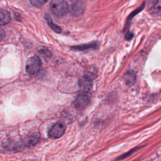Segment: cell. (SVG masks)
<instances>
[{
  "label": "cell",
  "mask_w": 161,
  "mask_h": 161,
  "mask_svg": "<svg viewBox=\"0 0 161 161\" xmlns=\"http://www.w3.org/2000/svg\"><path fill=\"white\" fill-rule=\"evenodd\" d=\"M90 102L89 97L86 94L79 95L74 101V106L78 109H82L87 106Z\"/></svg>",
  "instance_id": "5"
},
{
  "label": "cell",
  "mask_w": 161,
  "mask_h": 161,
  "mask_svg": "<svg viewBox=\"0 0 161 161\" xmlns=\"http://www.w3.org/2000/svg\"><path fill=\"white\" fill-rule=\"evenodd\" d=\"M65 131V125L60 122L53 124L48 131V136L50 138L56 139L61 137Z\"/></svg>",
  "instance_id": "3"
},
{
  "label": "cell",
  "mask_w": 161,
  "mask_h": 161,
  "mask_svg": "<svg viewBox=\"0 0 161 161\" xmlns=\"http://www.w3.org/2000/svg\"><path fill=\"white\" fill-rule=\"evenodd\" d=\"M50 7L52 13L58 16L64 15L68 11V4L64 0H52Z\"/></svg>",
  "instance_id": "1"
},
{
  "label": "cell",
  "mask_w": 161,
  "mask_h": 161,
  "mask_svg": "<svg viewBox=\"0 0 161 161\" xmlns=\"http://www.w3.org/2000/svg\"><path fill=\"white\" fill-rule=\"evenodd\" d=\"M136 80V75L134 71L129 70L123 76V80L127 86H133Z\"/></svg>",
  "instance_id": "7"
},
{
  "label": "cell",
  "mask_w": 161,
  "mask_h": 161,
  "mask_svg": "<svg viewBox=\"0 0 161 161\" xmlns=\"http://www.w3.org/2000/svg\"><path fill=\"white\" fill-rule=\"evenodd\" d=\"M79 87L81 92H87L89 91L92 88V79L89 77L84 75L83 77L80 78L79 80Z\"/></svg>",
  "instance_id": "4"
},
{
  "label": "cell",
  "mask_w": 161,
  "mask_h": 161,
  "mask_svg": "<svg viewBox=\"0 0 161 161\" xmlns=\"http://www.w3.org/2000/svg\"><path fill=\"white\" fill-rule=\"evenodd\" d=\"M150 11L153 14H161V1H155L150 6Z\"/></svg>",
  "instance_id": "8"
},
{
  "label": "cell",
  "mask_w": 161,
  "mask_h": 161,
  "mask_svg": "<svg viewBox=\"0 0 161 161\" xmlns=\"http://www.w3.org/2000/svg\"><path fill=\"white\" fill-rule=\"evenodd\" d=\"M84 9V4L81 1H77L72 7V13L75 15H79L81 14Z\"/></svg>",
  "instance_id": "9"
},
{
  "label": "cell",
  "mask_w": 161,
  "mask_h": 161,
  "mask_svg": "<svg viewBox=\"0 0 161 161\" xmlns=\"http://www.w3.org/2000/svg\"><path fill=\"white\" fill-rule=\"evenodd\" d=\"M77 1H80V0H77Z\"/></svg>",
  "instance_id": "14"
},
{
  "label": "cell",
  "mask_w": 161,
  "mask_h": 161,
  "mask_svg": "<svg viewBox=\"0 0 161 161\" xmlns=\"http://www.w3.org/2000/svg\"><path fill=\"white\" fill-rule=\"evenodd\" d=\"M45 20H46L47 24L49 25V26H50L54 31H55L56 33H61V31H62L61 28H60L59 26H58L57 25H56L55 24H54V23L52 22V19H51V18L49 16L48 14H45Z\"/></svg>",
  "instance_id": "12"
},
{
  "label": "cell",
  "mask_w": 161,
  "mask_h": 161,
  "mask_svg": "<svg viewBox=\"0 0 161 161\" xmlns=\"http://www.w3.org/2000/svg\"><path fill=\"white\" fill-rule=\"evenodd\" d=\"M0 17H1V25H4L9 23L10 21V14L9 13L4 9H1V13H0Z\"/></svg>",
  "instance_id": "11"
},
{
  "label": "cell",
  "mask_w": 161,
  "mask_h": 161,
  "mask_svg": "<svg viewBox=\"0 0 161 161\" xmlns=\"http://www.w3.org/2000/svg\"><path fill=\"white\" fill-rule=\"evenodd\" d=\"M39 138H40V135L37 133L30 135L25 138L23 141V145L27 147L33 146L38 142Z\"/></svg>",
  "instance_id": "6"
},
{
  "label": "cell",
  "mask_w": 161,
  "mask_h": 161,
  "mask_svg": "<svg viewBox=\"0 0 161 161\" xmlns=\"http://www.w3.org/2000/svg\"><path fill=\"white\" fill-rule=\"evenodd\" d=\"M30 1L31 4H33L35 6L38 7L45 4L48 0H30Z\"/></svg>",
  "instance_id": "13"
},
{
  "label": "cell",
  "mask_w": 161,
  "mask_h": 161,
  "mask_svg": "<svg viewBox=\"0 0 161 161\" xmlns=\"http://www.w3.org/2000/svg\"><path fill=\"white\" fill-rule=\"evenodd\" d=\"M42 62L37 56H33L29 58L26 64V70L31 75L36 74L41 69Z\"/></svg>",
  "instance_id": "2"
},
{
  "label": "cell",
  "mask_w": 161,
  "mask_h": 161,
  "mask_svg": "<svg viewBox=\"0 0 161 161\" xmlns=\"http://www.w3.org/2000/svg\"><path fill=\"white\" fill-rule=\"evenodd\" d=\"M97 47V44L96 42L88 43V44H85V45H78V46H75L71 47L72 49L75 50H89V49H94Z\"/></svg>",
  "instance_id": "10"
}]
</instances>
